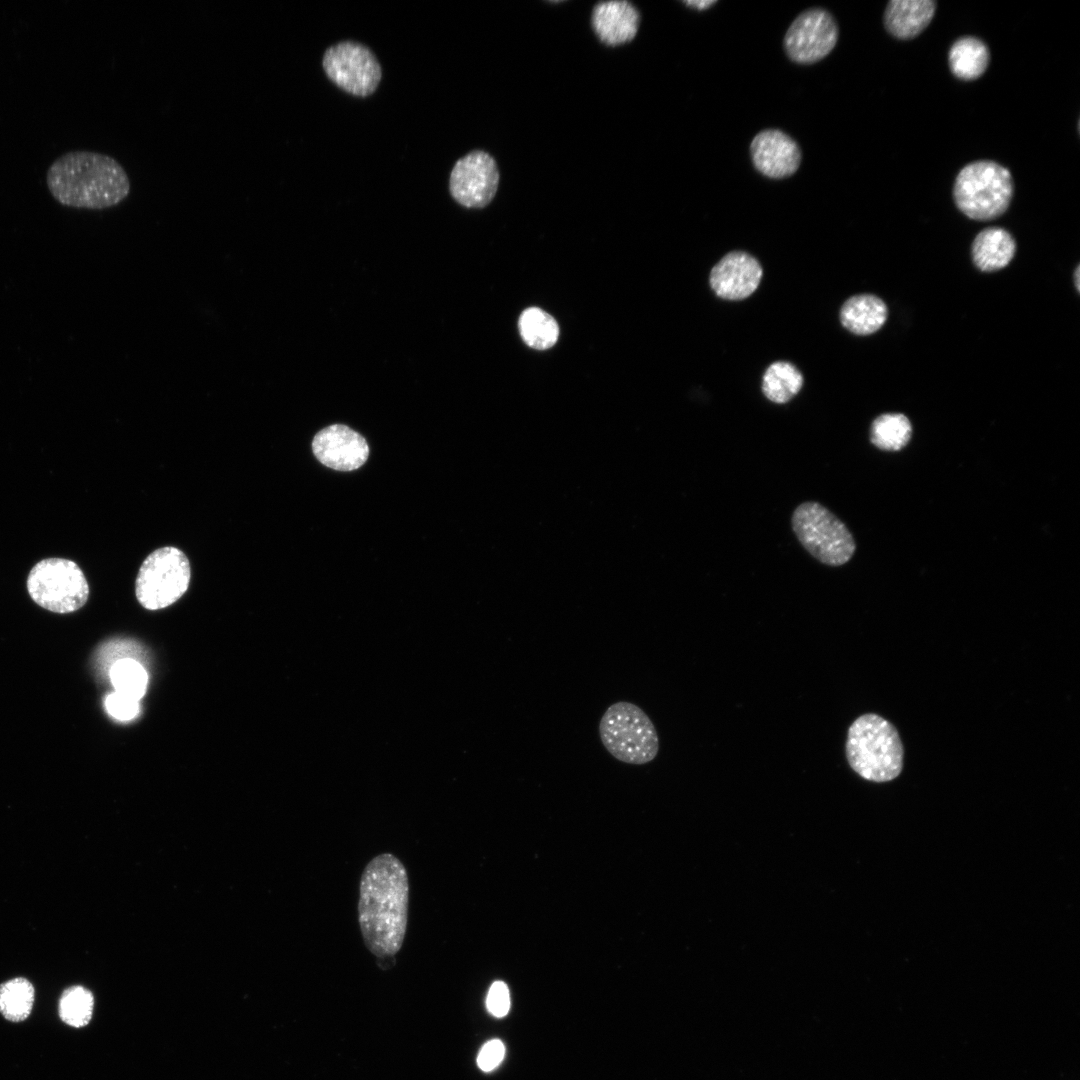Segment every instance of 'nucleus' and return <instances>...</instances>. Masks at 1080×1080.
Here are the masks:
<instances>
[{
  "instance_id": "nucleus-1",
  "label": "nucleus",
  "mask_w": 1080,
  "mask_h": 1080,
  "mask_svg": "<svg viewBox=\"0 0 1080 1080\" xmlns=\"http://www.w3.org/2000/svg\"><path fill=\"white\" fill-rule=\"evenodd\" d=\"M409 881L393 854L382 853L365 866L359 884L358 923L366 948L378 958L401 949L408 922Z\"/></svg>"
},
{
  "instance_id": "nucleus-2",
  "label": "nucleus",
  "mask_w": 1080,
  "mask_h": 1080,
  "mask_svg": "<svg viewBox=\"0 0 1080 1080\" xmlns=\"http://www.w3.org/2000/svg\"><path fill=\"white\" fill-rule=\"evenodd\" d=\"M46 183L61 205L92 210L118 205L131 188L127 172L115 158L87 150L57 157L47 169Z\"/></svg>"
},
{
  "instance_id": "nucleus-3",
  "label": "nucleus",
  "mask_w": 1080,
  "mask_h": 1080,
  "mask_svg": "<svg viewBox=\"0 0 1080 1080\" xmlns=\"http://www.w3.org/2000/svg\"><path fill=\"white\" fill-rule=\"evenodd\" d=\"M845 755L854 772L876 783L897 778L903 768L904 748L898 731L875 713H865L849 726Z\"/></svg>"
},
{
  "instance_id": "nucleus-4",
  "label": "nucleus",
  "mask_w": 1080,
  "mask_h": 1080,
  "mask_svg": "<svg viewBox=\"0 0 1080 1080\" xmlns=\"http://www.w3.org/2000/svg\"><path fill=\"white\" fill-rule=\"evenodd\" d=\"M1014 192L1010 171L990 160L965 165L957 174L953 198L958 209L967 217L988 221L1008 209Z\"/></svg>"
},
{
  "instance_id": "nucleus-5",
  "label": "nucleus",
  "mask_w": 1080,
  "mask_h": 1080,
  "mask_svg": "<svg viewBox=\"0 0 1080 1080\" xmlns=\"http://www.w3.org/2000/svg\"><path fill=\"white\" fill-rule=\"evenodd\" d=\"M599 735L605 749L627 764H647L659 751L653 722L644 710L628 701H618L606 709L599 722Z\"/></svg>"
},
{
  "instance_id": "nucleus-6",
  "label": "nucleus",
  "mask_w": 1080,
  "mask_h": 1080,
  "mask_svg": "<svg viewBox=\"0 0 1080 1080\" xmlns=\"http://www.w3.org/2000/svg\"><path fill=\"white\" fill-rule=\"evenodd\" d=\"M26 587L37 605L58 614L79 610L89 597L83 571L66 558L51 557L37 562L28 574Z\"/></svg>"
},
{
  "instance_id": "nucleus-7",
  "label": "nucleus",
  "mask_w": 1080,
  "mask_h": 1080,
  "mask_svg": "<svg viewBox=\"0 0 1080 1080\" xmlns=\"http://www.w3.org/2000/svg\"><path fill=\"white\" fill-rule=\"evenodd\" d=\"M792 528L802 546L826 565H843L855 552V541L846 525L817 502H805L795 509Z\"/></svg>"
},
{
  "instance_id": "nucleus-8",
  "label": "nucleus",
  "mask_w": 1080,
  "mask_h": 1080,
  "mask_svg": "<svg viewBox=\"0 0 1080 1080\" xmlns=\"http://www.w3.org/2000/svg\"><path fill=\"white\" fill-rule=\"evenodd\" d=\"M190 579L191 568L185 553L173 546L161 547L142 562L135 582V594L145 609H163L184 595Z\"/></svg>"
},
{
  "instance_id": "nucleus-9",
  "label": "nucleus",
  "mask_w": 1080,
  "mask_h": 1080,
  "mask_svg": "<svg viewBox=\"0 0 1080 1080\" xmlns=\"http://www.w3.org/2000/svg\"><path fill=\"white\" fill-rule=\"evenodd\" d=\"M322 67L337 87L356 97L373 94L382 79V68L373 51L352 40L328 47L323 54Z\"/></svg>"
},
{
  "instance_id": "nucleus-10",
  "label": "nucleus",
  "mask_w": 1080,
  "mask_h": 1080,
  "mask_svg": "<svg viewBox=\"0 0 1080 1080\" xmlns=\"http://www.w3.org/2000/svg\"><path fill=\"white\" fill-rule=\"evenodd\" d=\"M839 38L834 16L826 9L804 10L787 29L783 46L788 58L797 64H813L828 56Z\"/></svg>"
},
{
  "instance_id": "nucleus-11",
  "label": "nucleus",
  "mask_w": 1080,
  "mask_h": 1080,
  "mask_svg": "<svg viewBox=\"0 0 1080 1080\" xmlns=\"http://www.w3.org/2000/svg\"><path fill=\"white\" fill-rule=\"evenodd\" d=\"M499 179L495 159L486 151L473 150L455 162L449 176V192L463 207L484 208L495 197Z\"/></svg>"
},
{
  "instance_id": "nucleus-12",
  "label": "nucleus",
  "mask_w": 1080,
  "mask_h": 1080,
  "mask_svg": "<svg viewBox=\"0 0 1080 1080\" xmlns=\"http://www.w3.org/2000/svg\"><path fill=\"white\" fill-rule=\"evenodd\" d=\"M754 168L769 179H784L799 169L802 153L798 143L780 129H764L750 143Z\"/></svg>"
},
{
  "instance_id": "nucleus-13",
  "label": "nucleus",
  "mask_w": 1080,
  "mask_h": 1080,
  "mask_svg": "<svg viewBox=\"0 0 1080 1080\" xmlns=\"http://www.w3.org/2000/svg\"><path fill=\"white\" fill-rule=\"evenodd\" d=\"M312 450L323 465L338 471L360 468L369 455L365 438L343 424L320 430L313 438Z\"/></svg>"
},
{
  "instance_id": "nucleus-14",
  "label": "nucleus",
  "mask_w": 1080,
  "mask_h": 1080,
  "mask_svg": "<svg viewBox=\"0 0 1080 1080\" xmlns=\"http://www.w3.org/2000/svg\"><path fill=\"white\" fill-rule=\"evenodd\" d=\"M762 273L756 258L746 252L733 251L712 268L709 280L720 298L742 300L757 289Z\"/></svg>"
},
{
  "instance_id": "nucleus-15",
  "label": "nucleus",
  "mask_w": 1080,
  "mask_h": 1080,
  "mask_svg": "<svg viewBox=\"0 0 1080 1080\" xmlns=\"http://www.w3.org/2000/svg\"><path fill=\"white\" fill-rule=\"evenodd\" d=\"M639 23L640 13L629 1L599 2L592 10V29L607 46L631 42L638 32Z\"/></svg>"
},
{
  "instance_id": "nucleus-16",
  "label": "nucleus",
  "mask_w": 1080,
  "mask_h": 1080,
  "mask_svg": "<svg viewBox=\"0 0 1080 1080\" xmlns=\"http://www.w3.org/2000/svg\"><path fill=\"white\" fill-rule=\"evenodd\" d=\"M935 11L933 0H891L884 11V26L894 37L910 39L929 25Z\"/></svg>"
},
{
  "instance_id": "nucleus-17",
  "label": "nucleus",
  "mask_w": 1080,
  "mask_h": 1080,
  "mask_svg": "<svg viewBox=\"0 0 1080 1080\" xmlns=\"http://www.w3.org/2000/svg\"><path fill=\"white\" fill-rule=\"evenodd\" d=\"M1016 252V242L1007 230L988 227L981 230L971 246L972 260L983 272H994L1006 267Z\"/></svg>"
},
{
  "instance_id": "nucleus-18",
  "label": "nucleus",
  "mask_w": 1080,
  "mask_h": 1080,
  "mask_svg": "<svg viewBox=\"0 0 1080 1080\" xmlns=\"http://www.w3.org/2000/svg\"><path fill=\"white\" fill-rule=\"evenodd\" d=\"M888 309L885 302L872 294L854 295L847 299L840 310L842 325L857 335H870L886 322Z\"/></svg>"
},
{
  "instance_id": "nucleus-19",
  "label": "nucleus",
  "mask_w": 1080,
  "mask_h": 1080,
  "mask_svg": "<svg viewBox=\"0 0 1080 1080\" xmlns=\"http://www.w3.org/2000/svg\"><path fill=\"white\" fill-rule=\"evenodd\" d=\"M990 52L987 45L974 36L958 38L950 47L948 62L951 72L959 79L974 80L988 67Z\"/></svg>"
},
{
  "instance_id": "nucleus-20",
  "label": "nucleus",
  "mask_w": 1080,
  "mask_h": 1080,
  "mask_svg": "<svg viewBox=\"0 0 1080 1080\" xmlns=\"http://www.w3.org/2000/svg\"><path fill=\"white\" fill-rule=\"evenodd\" d=\"M803 376L790 362L777 361L765 371L762 391L772 402L783 404L791 400L801 389Z\"/></svg>"
},
{
  "instance_id": "nucleus-21",
  "label": "nucleus",
  "mask_w": 1080,
  "mask_h": 1080,
  "mask_svg": "<svg viewBox=\"0 0 1080 1080\" xmlns=\"http://www.w3.org/2000/svg\"><path fill=\"white\" fill-rule=\"evenodd\" d=\"M519 331L523 341L536 350L551 348L559 337L556 320L538 307H530L522 312Z\"/></svg>"
},
{
  "instance_id": "nucleus-22",
  "label": "nucleus",
  "mask_w": 1080,
  "mask_h": 1080,
  "mask_svg": "<svg viewBox=\"0 0 1080 1080\" xmlns=\"http://www.w3.org/2000/svg\"><path fill=\"white\" fill-rule=\"evenodd\" d=\"M911 436V422L901 413L882 414L871 425V443L882 450H901L908 444Z\"/></svg>"
},
{
  "instance_id": "nucleus-23",
  "label": "nucleus",
  "mask_w": 1080,
  "mask_h": 1080,
  "mask_svg": "<svg viewBox=\"0 0 1080 1080\" xmlns=\"http://www.w3.org/2000/svg\"><path fill=\"white\" fill-rule=\"evenodd\" d=\"M34 987L23 977L13 978L0 985V1013L11 1022L24 1021L34 1003Z\"/></svg>"
},
{
  "instance_id": "nucleus-24",
  "label": "nucleus",
  "mask_w": 1080,
  "mask_h": 1080,
  "mask_svg": "<svg viewBox=\"0 0 1080 1080\" xmlns=\"http://www.w3.org/2000/svg\"><path fill=\"white\" fill-rule=\"evenodd\" d=\"M109 676L115 691L120 694L139 701L146 693L148 675L135 659L123 658L115 661Z\"/></svg>"
},
{
  "instance_id": "nucleus-25",
  "label": "nucleus",
  "mask_w": 1080,
  "mask_h": 1080,
  "mask_svg": "<svg viewBox=\"0 0 1080 1080\" xmlns=\"http://www.w3.org/2000/svg\"><path fill=\"white\" fill-rule=\"evenodd\" d=\"M93 994L83 986L75 985L65 989L59 999L60 1019L74 1028L86 1026L93 1014Z\"/></svg>"
},
{
  "instance_id": "nucleus-26",
  "label": "nucleus",
  "mask_w": 1080,
  "mask_h": 1080,
  "mask_svg": "<svg viewBox=\"0 0 1080 1080\" xmlns=\"http://www.w3.org/2000/svg\"><path fill=\"white\" fill-rule=\"evenodd\" d=\"M107 712L115 719L129 721L139 713V701L118 692L109 694L105 699Z\"/></svg>"
},
{
  "instance_id": "nucleus-27",
  "label": "nucleus",
  "mask_w": 1080,
  "mask_h": 1080,
  "mask_svg": "<svg viewBox=\"0 0 1080 1080\" xmlns=\"http://www.w3.org/2000/svg\"><path fill=\"white\" fill-rule=\"evenodd\" d=\"M486 1005L488 1011L495 1017L505 1016L510 1008V994L507 985L502 981L494 982L487 995Z\"/></svg>"
},
{
  "instance_id": "nucleus-28",
  "label": "nucleus",
  "mask_w": 1080,
  "mask_h": 1080,
  "mask_svg": "<svg viewBox=\"0 0 1080 1080\" xmlns=\"http://www.w3.org/2000/svg\"><path fill=\"white\" fill-rule=\"evenodd\" d=\"M504 1055V1044L499 1039L490 1040L481 1048L477 1057V1065L484 1072L492 1071L502 1062Z\"/></svg>"
},
{
  "instance_id": "nucleus-29",
  "label": "nucleus",
  "mask_w": 1080,
  "mask_h": 1080,
  "mask_svg": "<svg viewBox=\"0 0 1080 1080\" xmlns=\"http://www.w3.org/2000/svg\"><path fill=\"white\" fill-rule=\"evenodd\" d=\"M717 2H718L717 0H704V1H683V3H684L685 5H687V6L689 7V8H692V9H696V10H698V11H703V10H707V9H709V8H710L711 6H713L714 4H716Z\"/></svg>"
},
{
  "instance_id": "nucleus-30",
  "label": "nucleus",
  "mask_w": 1080,
  "mask_h": 1080,
  "mask_svg": "<svg viewBox=\"0 0 1080 1080\" xmlns=\"http://www.w3.org/2000/svg\"><path fill=\"white\" fill-rule=\"evenodd\" d=\"M1079 268H1080V267H1079V265H1078V266L1076 267L1075 271H1074V282H1075V286H1076V289H1077V291H1078V292H1079V288H1080V285H1079V281H1080V277H1079V274H1080V269H1079Z\"/></svg>"
}]
</instances>
